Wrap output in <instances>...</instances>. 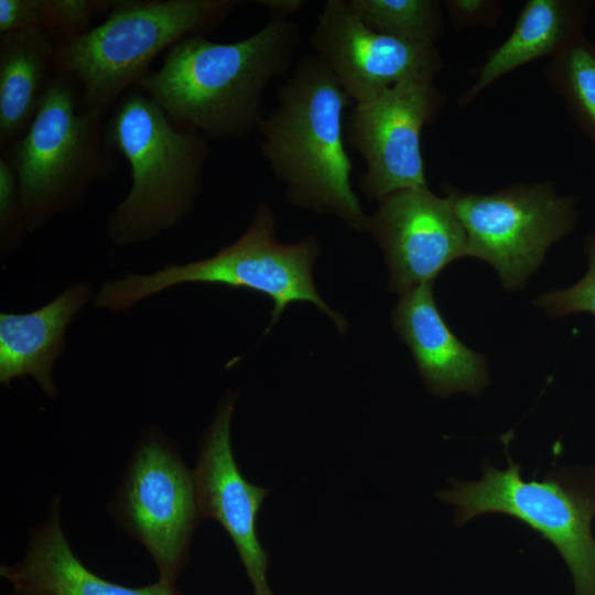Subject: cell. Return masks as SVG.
Here are the masks:
<instances>
[{
	"label": "cell",
	"mask_w": 595,
	"mask_h": 595,
	"mask_svg": "<svg viewBox=\"0 0 595 595\" xmlns=\"http://www.w3.org/2000/svg\"><path fill=\"white\" fill-rule=\"evenodd\" d=\"M237 0H119L98 25L56 44L54 69L73 78L84 109L106 113L148 74L152 61L188 36H204Z\"/></svg>",
	"instance_id": "obj_4"
},
{
	"label": "cell",
	"mask_w": 595,
	"mask_h": 595,
	"mask_svg": "<svg viewBox=\"0 0 595 595\" xmlns=\"http://www.w3.org/2000/svg\"><path fill=\"white\" fill-rule=\"evenodd\" d=\"M351 101L320 56H301L279 84L277 106L257 132L260 151L291 204L366 231L369 217L351 185L344 133Z\"/></svg>",
	"instance_id": "obj_2"
},
{
	"label": "cell",
	"mask_w": 595,
	"mask_h": 595,
	"mask_svg": "<svg viewBox=\"0 0 595 595\" xmlns=\"http://www.w3.org/2000/svg\"><path fill=\"white\" fill-rule=\"evenodd\" d=\"M113 153L129 164L131 186L110 213L107 238L118 247L150 241L194 208L209 156L206 138L181 128L140 88L128 90L106 122Z\"/></svg>",
	"instance_id": "obj_3"
},
{
	"label": "cell",
	"mask_w": 595,
	"mask_h": 595,
	"mask_svg": "<svg viewBox=\"0 0 595 595\" xmlns=\"http://www.w3.org/2000/svg\"><path fill=\"white\" fill-rule=\"evenodd\" d=\"M445 95L433 80L399 83L376 98L357 102L344 121L345 141L365 162L359 190L370 201L426 186L421 133Z\"/></svg>",
	"instance_id": "obj_10"
},
{
	"label": "cell",
	"mask_w": 595,
	"mask_h": 595,
	"mask_svg": "<svg viewBox=\"0 0 595 595\" xmlns=\"http://www.w3.org/2000/svg\"><path fill=\"white\" fill-rule=\"evenodd\" d=\"M451 24L456 29L491 25L500 14V2L491 0L445 1Z\"/></svg>",
	"instance_id": "obj_23"
},
{
	"label": "cell",
	"mask_w": 595,
	"mask_h": 595,
	"mask_svg": "<svg viewBox=\"0 0 595 595\" xmlns=\"http://www.w3.org/2000/svg\"><path fill=\"white\" fill-rule=\"evenodd\" d=\"M360 20L374 31L403 41L434 44L443 31L436 0H349Z\"/></svg>",
	"instance_id": "obj_19"
},
{
	"label": "cell",
	"mask_w": 595,
	"mask_h": 595,
	"mask_svg": "<svg viewBox=\"0 0 595 595\" xmlns=\"http://www.w3.org/2000/svg\"><path fill=\"white\" fill-rule=\"evenodd\" d=\"M259 6L266 8L272 18L291 19L299 13L306 4L304 0H257Z\"/></svg>",
	"instance_id": "obj_25"
},
{
	"label": "cell",
	"mask_w": 595,
	"mask_h": 595,
	"mask_svg": "<svg viewBox=\"0 0 595 595\" xmlns=\"http://www.w3.org/2000/svg\"><path fill=\"white\" fill-rule=\"evenodd\" d=\"M56 44L42 29L0 34V148L30 127L52 76Z\"/></svg>",
	"instance_id": "obj_17"
},
{
	"label": "cell",
	"mask_w": 595,
	"mask_h": 595,
	"mask_svg": "<svg viewBox=\"0 0 595 595\" xmlns=\"http://www.w3.org/2000/svg\"><path fill=\"white\" fill-rule=\"evenodd\" d=\"M544 76L595 147V43L577 37L551 57Z\"/></svg>",
	"instance_id": "obj_18"
},
{
	"label": "cell",
	"mask_w": 595,
	"mask_h": 595,
	"mask_svg": "<svg viewBox=\"0 0 595 595\" xmlns=\"http://www.w3.org/2000/svg\"><path fill=\"white\" fill-rule=\"evenodd\" d=\"M42 29V0H0V34Z\"/></svg>",
	"instance_id": "obj_24"
},
{
	"label": "cell",
	"mask_w": 595,
	"mask_h": 595,
	"mask_svg": "<svg viewBox=\"0 0 595 595\" xmlns=\"http://www.w3.org/2000/svg\"><path fill=\"white\" fill-rule=\"evenodd\" d=\"M309 42L355 104L371 100L405 80H433L443 66L434 44L374 31L349 0L324 3Z\"/></svg>",
	"instance_id": "obj_11"
},
{
	"label": "cell",
	"mask_w": 595,
	"mask_h": 595,
	"mask_svg": "<svg viewBox=\"0 0 595 595\" xmlns=\"http://www.w3.org/2000/svg\"><path fill=\"white\" fill-rule=\"evenodd\" d=\"M272 209L260 203L244 234L231 245L207 259L169 263L151 273L129 272L105 281L95 293V309L125 312L141 301L185 283L224 284L261 293L273 301L270 326L292 302L309 301L328 315L337 329H347L345 318L317 293L313 266L320 253L315 237L296 244H282L274 234Z\"/></svg>",
	"instance_id": "obj_5"
},
{
	"label": "cell",
	"mask_w": 595,
	"mask_h": 595,
	"mask_svg": "<svg viewBox=\"0 0 595 595\" xmlns=\"http://www.w3.org/2000/svg\"><path fill=\"white\" fill-rule=\"evenodd\" d=\"M508 466L497 469L487 459L476 482L450 478L451 488L436 498L455 506L454 524L489 512L510 516L550 541L564 559L574 581V595H595V474L560 468L542 480H524L522 466L507 451Z\"/></svg>",
	"instance_id": "obj_7"
},
{
	"label": "cell",
	"mask_w": 595,
	"mask_h": 595,
	"mask_svg": "<svg viewBox=\"0 0 595 595\" xmlns=\"http://www.w3.org/2000/svg\"><path fill=\"white\" fill-rule=\"evenodd\" d=\"M584 251L588 267L584 277L570 288L541 294L536 305L547 311L551 317H562L577 313L595 316V234L589 232L584 240Z\"/></svg>",
	"instance_id": "obj_22"
},
{
	"label": "cell",
	"mask_w": 595,
	"mask_h": 595,
	"mask_svg": "<svg viewBox=\"0 0 595 595\" xmlns=\"http://www.w3.org/2000/svg\"><path fill=\"white\" fill-rule=\"evenodd\" d=\"M29 234L18 177L6 156L0 159V257L6 261Z\"/></svg>",
	"instance_id": "obj_21"
},
{
	"label": "cell",
	"mask_w": 595,
	"mask_h": 595,
	"mask_svg": "<svg viewBox=\"0 0 595 595\" xmlns=\"http://www.w3.org/2000/svg\"><path fill=\"white\" fill-rule=\"evenodd\" d=\"M113 0H42V30L54 42L75 39L93 26L96 18L115 6Z\"/></svg>",
	"instance_id": "obj_20"
},
{
	"label": "cell",
	"mask_w": 595,
	"mask_h": 595,
	"mask_svg": "<svg viewBox=\"0 0 595 595\" xmlns=\"http://www.w3.org/2000/svg\"><path fill=\"white\" fill-rule=\"evenodd\" d=\"M77 87L52 76L30 127L3 155L18 177L29 234L78 208L116 170L105 115L84 109Z\"/></svg>",
	"instance_id": "obj_6"
},
{
	"label": "cell",
	"mask_w": 595,
	"mask_h": 595,
	"mask_svg": "<svg viewBox=\"0 0 595 595\" xmlns=\"http://www.w3.org/2000/svg\"><path fill=\"white\" fill-rule=\"evenodd\" d=\"M368 231L380 246L399 294L432 284L454 260L467 256L466 234L452 198L420 186L394 192L379 202Z\"/></svg>",
	"instance_id": "obj_12"
},
{
	"label": "cell",
	"mask_w": 595,
	"mask_h": 595,
	"mask_svg": "<svg viewBox=\"0 0 595 595\" xmlns=\"http://www.w3.org/2000/svg\"><path fill=\"white\" fill-rule=\"evenodd\" d=\"M108 512L152 556L159 581L175 584L190 562L191 542L203 518L194 470L178 445L155 425L141 431Z\"/></svg>",
	"instance_id": "obj_8"
},
{
	"label": "cell",
	"mask_w": 595,
	"mask_h": 595,
	"mask_svg": "<svg viewBox=\"0 0 595 595\" xmlns=\"http://www.w3.org/2000/svg\"><path fill=\"white\" fill-rule=\"evenodd\" d=\"M93 285L74 281L52 301L28 313H0V382L32 377L48 398L58 396L52 371L67 347V329L94 299Z\"/></svg>",
	"instance_id": "obj_15"
},
{
	"label": "cell",
	"mask_w": 595,
	"mask_h": 595,
	"mask_svg": "<svg viewBox=\"0 0 595 595\" xmlns=\"http://www.w3.org/2000/svg\"><path fill=\"white\" fill-rule=\"evenodd\" d=\"M300 29L271 18L256 33L232 43L188 36L172 46L162 65L138 84L177 126L205 138L230 140L257 131L266 116L269 85L296 62Z\"/></svg>",
	"instance_id": "obj_1"
},
{
	"label": "cell",
	"mask_w": 595,
	"mask_h": 595,
	"mask_svg": "<svg viewBox=\"0 0 595 595\" xmlns=\"http://www.w3.org/2000/svg\"><path fill=\"white\" fill-rule=\"evenodd\" d=\"M392 322L430 393L441 398L459 391L478 396L489 382L487 358L464 345L448 327L432 284L400 293Z\"/></svg>",
	"instance_id": "obj_14"
},
{
	"label": "cell",
	"mask_w": 595,
	"mask_h": 595,
	"mask_svg": "<svg viewBox=\"0 0 595 595\" xmlns=\"http://www.w3.org/2000/svg\"><path fill=\"white\" fill-rule=\"evenodd\" d=\"M444 191L465 230L467 256L493 266L508 290L524 285L578 217L576 199L558 195L552 182L518 183L487 194L450 185Z\"/></svg>",
	"instance_id": "obj_9"
},
{
	"label": "cell",
	"mask_w": 595,
	"mask_h": 595,
	"mask_svg": "<svg viewBox=\"0 0 595 595\" xmlns=\"http://www.w3.org/2000/svg\"><path fill=\"white\" fill-rule=\"evenodd\" d=\"M592 2L581 0H529L509 36L475 71L473 85L458 99L470 104L483 90L513 69L544 56H554L577 37Z\"/></svg>",
	"instance_id": "obj_16"
},
{
	"label": "cell",
	"mask_w": 595,
	"mask_h": 595,
	"mask_svg": "<svg viewBox=\"0 0 595 595\" xmlns=\"http://www.w3.org/2000/svg\"><path fill=\"white\" fill-rule=\"evenodd\" d=\"M161 595H182L175 585L169 586Z\"/></svg>",
	"instance_id": "obj_26"
},
{
	"label": "cell",
	"mask_w": 595,
	"mask_h": 595,
	"mask_svg": "<svg viewBox=\"0 0 595 595\" xmlns=\"http://www.w3.org/2000/svg\"><path fill=\"white\" fill-rule=\"evenodd\" d=\"M238 393L228 391L198 443L194 470L202 518L218 522L231 539L255 595H273L269 555L257 533V516L269 489L248 482L231 447V419Z\"/></svg>",
	"instance_id": "obj_13"
}]
</instances>
